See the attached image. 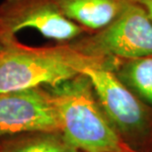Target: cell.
<instances>
[{
    "label": "cell",
    "instance_id": "obj_1",
    "mask_svg": "<svg viewBox=\"0 0 152 152\" xmlns=\"http://www.w3.org/2000/svg\"><path fill=\"white\" fill-rule=\"evenodd\" d=\"M114 59L86 56L69 42L30 47L17 39L0 45V94L38 87H53L82 74L85 68Z\"/></svg>",
    "mask_w": 152,
    "mask_h": 152
},
{
    "label": "cell",
    "instance_id": "obj_2",
    "mask_svg": "<svg viewBox=\"0 0 152 152\" xmlns=\"http://www.w3.org/2000/svg\"><path fill=\"white\" fill-rule=\"evenodd\" d=\"M47 88L56 106L60 132L77 150L139 152L130 147L112 126L85 74Z\"/></svg>",
    "mask_w": 152,
    "mask_h": 152
},
{
    "label": "cell",
    "instance_id": "obj_3",
    "mask_svg": "<svg viewBox=\"0 0 152 152\" xmlns=\"http://www.w3.org/2000/svg\"><path fill=\"white\" fill-rule=\"evenodd\" d=\"M83 74L89 78L102 110L121 137L143 152L152 140V108L133 94L110 66L92 65Z\"/></svg>",
    "mask_w": 152,
    "mask_h": 152
},
{
    "label": "cell",
    "instance_id": "obj_4",
    "mask_svg": "<svg viewBox=\"0 0 152 152\" xmlns=\"http://www.w3.org/2000/svg\"><path fill=\"white\" fill-rule=\"evenodd\" d=\"M69 44L84 56L97 58L152 56V21L140 6L130 0L112 23Z\"/></svg>",
    "mask_w": 152,
    "mask_h": 152
},
{
    "label": "cell",
    "instance_id": "obj_5",
    "mask_svg": "<svg viewBox=\"0 0 152 152\" xmlns=\"http://www.w3.org/2000/svg\"><path fill=\"white\" fill-rule=\"evenodd\" d=\"M31 28L59 44L73 42L87 31L69 20L56 0H3L0 3V45Z\"/></svg>",
    "mask_w": 152,
    "mask_h": 152
},
{
    "label": "cell",
    "instance_id": "obj_6",
    "mask_svg": "<svg viewBox=\"0 0 152 152\" xmlns=\"http://www.w3.org/2000/svg\"><path fill=\"white\" fill-rule=\"evenodd\" d=\"M51 132L60 126L47 87L0 94V136Z\"/></svg>",
    "mask_w": 152,
    "mask_h": 152
},
{
    "label": "cell",
    "instance_id": "obj_7",
    "mask_svg": "<svg viewBox=\"0 0 152 152\" xmlns=\"http://www.w3.org/2000/svg\"><path fill=\"white\" fill-rule=\"evenodd\" d=\"M62 13L72 22L93 33L109 25L130 0H56Z\"/></svg>",
    "mask_w": 152,
    "mask_h": 152
},
{
    "label": "cell",
    "instance_id": "obj_8",
    "mask_svg": "<svg viewBox=\"0 0 152 152\" xmlns=\"http://www.w3.org/2000/svg\"><path fill=\"white\" fill-rule=\"evenodd\" d=\"M112 70L133 94L152 108V56L115 59Z\"/></svg>",
    "mask_w": 152,
    "mask_h": 152
},
{
    "label": "cell",
    "instance_id": "obj_9",
    "mask_svg": "<svg viewBox=\"0 0 152 152\" xmlns=\"http://www.w3.org/2000/svg\"><path fill=\"white\" fill-rule=\"evenodd\" d=\"M0 152H80L60 132H34L3 147Z\"/></svg>",
    "mask_w": 152,
    "mask_h": 152
},
{
    "label": "cell",
    "instance_id": "obj_10",
    "mask_svg": "<svg viewBox=\"0 0 152 152\" xmlns=\"http://www.w3.org/2000/svg\"><path fill=\"white\" fill-rule=\"evenodd\" d=\"M132 1L140 6L152 21V0H132Z\"/></svg>",
    "mask_w": 152,
    "mask_h": 152
}]
</instances>
